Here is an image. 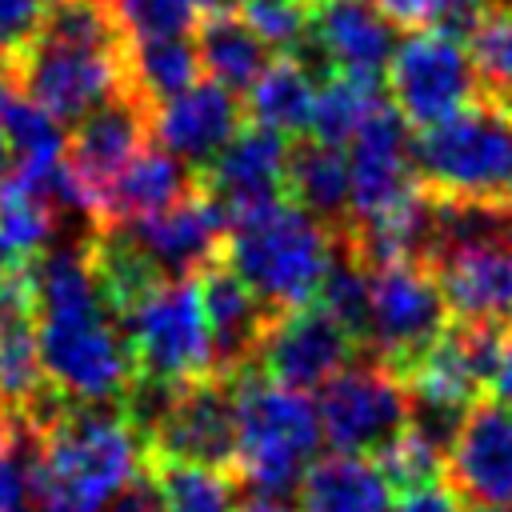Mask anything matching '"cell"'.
Returning a JSON list of instances; mask_svg holds the SVG:
<instances>
[{"mask_svg": "<svg viewBox=\"0 0 512 512\" xmlns=\"http://www.w3.org/2000/svg\"><path fill=\"white\" fill-rule=\"evenodd\" d=\"M348 148V176H352V216L368 220L396 200H404L416 188V164H412V124L384 100L368 112V120L356 128Z\"/></svg>", "mask_w": 512, "mask_h": 512, "instance_id": "obj_15", "label": "cell"}, {"mask_svg": "<svg viewBox=\"0 0 512 512\" xmlns=\"http://www.w3.org/2000/svg\"><path fill=\"white\" fill-rule=\"evenodd\" d=\"M468 512H512V504H472Z\"/></svg>", "mask_w": 512, "mask_h": 512, "instance_id": "obj_42", "label": "cell"}, {"mask_svg": "<svg viewBox=\"0 0 512 512\" xmlns=\"http://www.w3.org/2000/svg\"><path fill=\"white\" fill-rule=\"evenodd\" d=\"M444 480L468 504H512V404L496 396H480L448 456Z\"/></svg>", "mask_w": 512, "mask_h": 512, "instance_id": "obj_17", "label": "cell"}, {"mask_svg": "<svg viewBox=\"0 0 512 512\" xmlns=\"http://www.w3.org/2000/svg\"><path fill=\"white\" fill-rule=\"evenodd\" d=\"M128 80L152 104H164L200 80V56L188 36H132Z\"/></svg>", "mask_w": 512, "mask_h": 512, "instance_id": "obj_28", "label": "cell"}, {"mask_svg": "<svg viewBox=\"0 0 512 512\" xmlns=\"http://www.w3.org/2000/svg\"><path fill=\"white\" fill-rule=\"evenodd\" d=\"M332 248H336L332 228H324L300 204L276 200L228 228L220 260L272 312H288L316 300Z\"/></svg>", "mask_w": 512, "mask_h": 512, "instance_id": "obj_4", "label": "cell"}, {"mask_svg": "<svg viewBox=\"0 0 512 512\" xmlns=\"http://www.w3.org/2000/svg\"><path fill=\"white\" fill-rule=\"evenodd\" d=\"M316 72L304 60V52H276L264 72L252 80L248 96V120L260 128H272L288 140L308 136L312 104H316Z\"/></svg>", "mask_w": 512, "mask_h": 512, "instance_id": "obj_25", "label": "cell"}, {"mask_svg": "<svg viewBox=\"0 0 512 512\" xmlns=\"http://www.w3.org/2000/svg\"><path fill=\"white\" fill-rule=\"evenodd\" d=\"M244 116L248 112H244L240 96L204 76L192 88H184L180 96L156 104L152 140L200 176L220 156V148L244 128Z\"/></svg>", "mask_w": 512, "mask_h": 512, "instance_id": "obj_19", "label": "cell"}, {"mask_svg": "<svg viewBox=\"0 0 512 512\" xmlns=\"http://www.w3.org/2000/svg\"><path fill=\"white\" fill-rule=\"evenodd\" d=\"M8 172H12V152H8V140H4V132H0V188H4Z\"/></svg>", "mask_w": 512, "mask_h": 512, "instance_id": "obj_41", "label": "cell"}, {"mask_svg": "<svg viewBox=\"0 0 512 512\" xmlns=\"http://www.w3.org/2000/svg\"><path fill=\"white\" fill-rule=\"evenodd\" d=\"M456 320H512V232L432 260Z\"/></svg>", "mask_w": 512, "mask_h": 512, "instance_id": "obj_21", "label": "cell"}, {"mask_svg": "<svg viewBox=\"0 0 512 512\" xmlns=\"http://www.w3.org/2000/svg\"><path fill=\"white\" fill-rule=\"evenodd\" d=\"M88 236L52 240L44 252L28 260L36 344L48 384L72 404H120L132 360L124 348V332L104 304Z\"/></svg>", "mask_w": 512, "mask_h": 512, "instance_id": "obj_1", "label": "cell"}, {"mask_svg": "<svg viewBox=\"0 0 512 512\" xmlns=\"http://www.w3.org/2000/svg\"><path fill=\"white\" fill-rule=\"evenodd\" d=\"M16 88L52 112L60 124H76L108 96L124 92L128 80V48H92L56 36H36L12 60Z\"/></svg>", "mask_w": 512, "mask_h": 512, "instance_id": "obj_8", "label": "cell"}, {"mask_svg": "<svg viewBox=\"0 0 512 512\" xmlns=\"http://www.w3.org/2000/svg\"><path fill=\"white\" fill-rule=\"evenodd\" d=\"M392 512H468V500L448 480H432V484L396 492Z\"/></svg>", "mask_w": 512, "mask_h": 512, "instance_id": "obj_36", "label": "cell"}, {"mask_svg": "<svg viewBox=\"0 0 512 512\" xmlns=\"http://www.w3.org/2000/svg\"><path fill=\"white\" fill-rule=\"evenodd\" d=\"M396 48V24L372 0H316L308 20V44L324 72L380 80Z\"/></svg>", "mask_w": 512, "mask_h": 512, "instance_id": "obj_20", "label": "cell"}, {"mask_svg": "<svg viewBox=\"0 0 512 512\" xmlns=\"http://www.w3.org/2000/svg\"><path fill=\"white\" fill-rule=\"evenodd\" d=\"M284 168H288V136L260 128V124H244L220 148V156L200 172V184L220 200V208L228 212V228H232L236 220L276 200H288Z\"/></svg>", "mask_w": 512, "mask_h": 512, "instance_id": "obj_16", "label": "cell"}, {"mask_svg": "<svg viewBox=\"0 0 512 512\" xmlns=\"http://www.w3.org/2000/svg\"><path fill=\"white\" fill-rule=\"evenodd\" d=\"M156 480L164 512H236L240 472L220 464H184V460H144Z\"/></svg>", "mask_w": 512, "mask_h": 512, "instance_id": "obj_27", "label": "cell"}, {"mask_svg": "<svg viewBox=\"0 0 512 512\" xmlns=\"http://www.w3.org/2000/svg\"><path fill=\"white\" fill-rule=\"evenodd\" d=\"M396 28H436V0H372Z\"/></svg>", "mask_w": 512, "mask_h": 512, "instance_id": "obj_38", "label": "cell"}, {"mask_svg": "<svg viewBox=\"0 0 512 512\" xmlns=\"http://www.w3.org/2000/svg\"><path fill=\"white\" fill-rule=\"evenodd\" d=\"M376 104H384L380 80L348 76V72H328L324 84L316 88L308 136H316L324 144H348Z\"/></svg>", "mask_w": 512, "mask_h": 512, "instance_id": "obj_30", "label": "cell"}, {"mask_svg": "<svg viewBox=\"0 0 512 512\" xmlns=\"http://www.w3.org/2000/svg\"><path fill=\"white\" fill-rule=\"evenodd\" d=\"M316 416L324 440L336 452L376 456L408 424V388L380 356L360 352L320 384Z\"/></svg>", "mask_w": 512, "mask_h": 512, "instance_id": "obj_10", "label": "cell"}, {"mask_svg": "<svg viewBox=\"0 0 512 512\" xmlns=\"http://www.w3.org/2000/svg\"><path fill=\"white\" fill-rule=\"evenodd\" d=\"M316 304L368 352V332H372V276H368V264L344 244L340 232H336V248H332L328 272L320 280Z\"/></svg>", "mask_w": 512, "mask_h": 512, "instance_id": "obj_29", "label": "cell"}, {"mask_svg": "<svg viewBox=\"0 0 512 512\" xmlns=\"http://www.w3.org/2000/svg\"><path fill=\"white\" fill-rule=\"evenodd\" d=\"M52 0H0V52L16 60L44 28Z\"/></svg>", "mask_w": 512, "mask_h": 512, "instance_id": "obj_35", "label": "cell"}, {"mask_svg": "<svg viewBox=\"0 0 512 512\" xmlns=\"http://www.w3.org/2000/svg\"><path fill=\"white\" fill-rule=\"evenodd\" d=\"M236 8L272 52H304L312 20L308 0H236Z\"/></svg>", "mask_w": 512, "mask_h": 512, "instance_id": "obj_34", "label": "cell"}, {"mask_svg": "<svg viewBox=\"0 0 512 512\" xmlns=\"http://www.w3.org/2000/svg\"><path fill=\"white\" fill-rule=\"evenodd\" d=\"M416 184L432 200L512 208V100L476 96L412 136Z\"/></svg>", "mask_w": 512, "mask_h": 512, "instance_id": "obj_3", "label": "cell"}, {"mask_svg": "<svg viewBox=\"0 0 512 512\" xmlns=\"http://www.w3.org/2000/svg\"><path fill=\"white\" fill-rule=\"evenodd\" d=\"M112 228H124V236L156 264L164 280H188L212 260H220L228 236V212L204 184H196L172 208Z\"/></svg>", "mask_w": 512, "mask_h": 512, "instance_id": "obj_13", "label": "cell"}, {"mask_svg": "<svg viewBox=\"0 0 512 512\" xmlns=\"http://www.w3.org/2000/svg\"><path fill=\"white\" fill-rule=\"evenodd\" d=\"M364 348L312 300L300 308H288L276 316L264 348H260V372L284 388L308 392L332 380L344 364H352Z\"/></svg>", "mask_w": 512, "mask_h": 512, "instance_id": "obj_14", "label": "cell"}, {"mask_svg": "<svg viewBox=\"0 0 512 512\" xmlns=\"http://www.w3.org/2000/svg\"><path fill=\"white\" fill-rule=\"evenodd\" d=\"M288 200L312 212L324 228L344 232L352 216V176H348V148L324 144L316 136L288 140V168H284Z\"/></svg>", "mask_w": 512, "mask_h": 512, "instance_id": "obj_23", "label": "cell"}, {"mask_svg": "<svg viewBox=\"0 0 512 512\" xmlns=\"http://www.w3.org/2000/svg\"><path fill=\"white\" fill-rule=\"evenodd\" d=\"M36 436V512H104L144 468V440L120 404H68Z\"/></svg>", "mask_w": 512, "mask_h": 512, "instance_id": "obj_2", "label": "cell"}, {"mask_svg": "<svg viewBox=\"0 0 512 512\" xmlns=\"http://www.w3.org/2000/svg\"><path fill=\"white\" fill-rule=\"evenodd\" d=\"M200 304L212 340V376H236L260 360V348L280 312H272L224 260H212L196 272Z\"/></svg>", "mask_w": 512, "mask_h": 512, "instance_id": "obj_18", "label": "cell"}, {"mask_svg": "<svg viewBox=\"0 0 512 512\" xmlns=\"http://www.w3.org/2000/svg\"><path fill=\"white\" fill-rule=\"evenodd\" d=\"M132 376L160 384H192L212 376V340L196 276L164 280L116 316Z\"/></svg>", "mask_w": 512, "mask_h": 512, "instance_id": "obj_6", "label": "cell"}, {"mask_svg": "<svg viewBox=\"0 0 512 512\" xmlns=\"http://www.w3.org/2000/svg\"><path fill=\"white\" fill-rule=\"evenodd\" d=\"M8 88H16V76H12V60L0 52V96H4Z\"/></svg>", "mask_w": 512, "mask_h": 512, "instance_id": "obj_40", "label": "cell"}, {"mask_svg": "<svg viewBox=\"0 0 512 512\" xmlns=\"http://www.w3.org/2000/svg\"><path fill=\"white\" fill-rule=\"evenodd\" d=\"M300 512H388L392 488L368 456H320L296 484Z\"/></svg>", "mask_w": 512, "mask_h": 512, "instance_id": "obj_26", "label": "cell"}, {"mask_svg": "<svg viewBox=\"0 0 512 512\" xmlns=\"http://www.w3.org/2000/svg\"><path fill=\"white\" fill-rule=\"evenodd\" d=\"M0 132L8 140L12 164H52L64 156V128L52 112H44L36 100H28L20 88H8L0 96Z\"/></svg>", "mask_w": 512, "mask_h": 512, "instance_id": "obj_31", "label": "cell"}, {"mask_svg": "<svg viewBox=\"0 0 512 512\" xmlns=\"http://www.w3.org/2000/svg\"><path fill=\"white\" fill-rule=\"evenodd\" d=\"M192 36H196L192 44H196V56H200V72L208 80L232 88L236 96L248 92L252 80L264 72V64L276 56L252 32V24L240 16L236 0H212Z\"/></svg>", "mask_w": 512, "mask_h": 512, "instance_id": "obj_24", "label": "cell"}, {"mask_svg": "<svg viewBox=\"0 0 512 512\" xmlns=\"http://www.w3.org/2000/svg\"><path fill=\"white\" fill-rule=\"evenodd\" d=\"M200 184V176L176 160L172 152H164L156 140L108 184V192L96 204V228H112V224H128L152 212L172 208L176 200H184L192 188Z\"/></svg>", "mask_w": 512, "mask_h": 512, "instance_id": "obj_22", "label": "cell"}, {"mask_svg": "<svg viewBox=\"0 0 512 512\" xmlns=\"http://www.w3.org/2000/svg\"><path fill=\"white\" fill-rule=\"evenodd\" d=\"M236 408V472L260 496L296 492L300 476L320 452V416L316 404L268 380L260 364L228 376Z\"/></svg>", "mask_w": 512, "mask_h": 512, "instance_id": "obj_5", "label": "cell"}, {"mask_svg": "<svg viewBox=\"0 0 512 512\" xmlns=\"http://www.w3.org/2000/svg\"><path fill=\"white\" fill-rule=\"evenodd\" d=\"M468 60L476 68L480 92L512 100V4L492 0L468 24Z\"/></svg>", "mask_w": 512, "mask_h": 512, "instance_id": "obj_32", "label": "cell"}, {"mask_svg": "<svg viewBox=\"0 0 512 512\" xmlns=\"http://www.w3.org/2000/svg\"><path fill=\"white\" fill-rule=\"evenodd\" d=\"M104 512H164L160 508V492H156V480L148 476V468H140L112 500Z\"/></svg>", "mask_w": 512, "mask_h": 512, "instance_id": "obj_37", "label": "cell"}, {"mask_svg": "<svg viewBox=\"0 0 512 512\" xmlns=\"http://www.w3.org/2000/svg\"><path fill=\"white\" fill-rule=\"evenodd\" d=\"M308 4H316V0H308Z\"/></svg>", "mask_w": 512, "mask_h": 512, "instance_id": "obj_43", "label": "cell"}, {"mask_svg": "<svg viewBox=\"0 0 512 512\" xmlns=\"http://www.w3.org/2000/svg\"><path fill=\"white\" fill-rule=\"evenodd\" d=\"M372 276V332L368 348L396 376H404L452 324V308L428 260H388Z\"/></svg>", "mask_w": 512, "mask_h": 512, "instance_id": "obj_9", "label": "cell"}, {"mask_svg": "<svg viewBox=\"0 0 512 512\" xmlns=\"http://www.w3.org/2000/svg\"><path fill=\"white\" fill-rule=\"evenodd\" d=\"M368 460L380 468V476H384V484H388L392 492H408V488L444 480V456H440L420 432H412L408 424H404L376 456H368Z\"/></svg>", "mask_w": 512, "mask_h": 512, "instance_id": "obj_33", "label": "cell"}, {"mask_svg": "<svg viewBox=\"0 0 512 512\" xmlns=\"http://www.w3.org/2000/svg\"><path fill=\"white\" fill-rule=\"evenodd\" d=\"M236 512H300V508L284 504L280 496H252V500H244Z\"/></svg>", "mask_w": 512, "mask_h": 512, "instance_id": "obj_39", "label": "cell"}, {"mask_svg": "<svg viewBox=\"0 0 512 512\" xmlns=\"http://www.w3.org/2000/svg\"><path fill=\"white\" fill-rule=\"evenodd\" d=\"M508 4H512V0H508Z\"/></svg>", "mask_w": 512, "mask_h": 512, "instance_id": "obj_44", "label": "cell"}, {"mask_svg": "<svg viewBox=\"0 0 512 512\" xmlns=\"http://www.w3.org/2000/svg\"><path fill=\"white\" fill-rule=\"evenodd\" d=\"M384 80L388 104L416 132L456 116L480 96L464 36L452 28H412L404 40H396Z\"/></svg>", "mask_w": 512, "mask_h": 512, "instance_id": "obj_7", "label": "cell"}, {"mask_svg": "<svg viewBox=\"0 0 512 512\" xmlns=\"http://www.w3.org/2000/svg\"><path fill=\"white\" fill-rule=\"evenodd\" d=\"M152 112L156 104L140 88H124L96 104L88 116L76 120V128L64 140V164L80 180L88 204H92V224H96V204L108 192V184L152 144Z\"/></svg>", "mask_w": 512, "mask_h": 512, "instance_id": "obj_11", "label": "cell"}, {"mask_svg": "<svg viewBox=\"0 0 512 512\" xmlns=\"http://www.w3.org/2000/svg\"><path fill=\"white\" fill-rule=\"evenodd\" d=\"M144 460H184L236 468V408L232 380L204 376L180 384L164 416L144 436Z\"/></svg>", "mask_w": 512, "mask_h": 512, "instance_id": "obj_12", "label": "cell"}]
</instances>
